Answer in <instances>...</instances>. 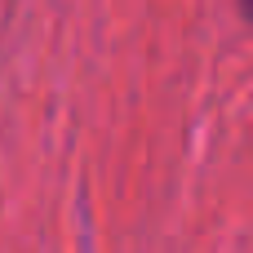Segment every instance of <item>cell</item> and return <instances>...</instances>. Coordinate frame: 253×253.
<instances>
[{
    "mask_svg": "<svg viewBox=\"0 0 253 253\" xmlns=\"http://www.w3.org/2000/svg\"><path fill=\"white\" fill-rule=\"evenodd\" d=\"M240 9H245V13H253V0H240Z\"/></svg>",
    "mask_w": 253,
    "mask_h": 253,
    "instance_id": "6da1fadb",
    "label": "cell"
}]
</instances>
